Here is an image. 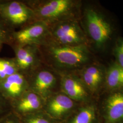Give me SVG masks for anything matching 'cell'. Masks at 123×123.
<instances>
[{
	"label": "cell",
	"mask_w": 123,
	"mask_h": 123,
	"mask_svg": "<svg viewBox=\"0 0 123 123\" xmlns=\"http://www.w3.org/2000/svg\"><path fill=\"white\" fill-rule=\"evenodd\" d=\"M45 101L39 95L29 90L17 100L10 103L11 110L21 119L43 111Z\"/></svg>",
	"instance_id": "11"
},
{
	"label": "cell",
	"mask_w": 123,
	"mask_h": 123,
	"mask_svg": "<svg viewBox=\"0 0 123 123\" xmlns=\"http://www.w3.org/2000/svg\"><path fill=\"white\" fill-rule=\"evenodd\" d=\"M59 75L62 92L80 105L88 104V90L80 79L64 74H59Z\"/></svg>",
	"instance_id": "10"
},
{
	"label": "cell",
	"mask_w": 123,
	"mask_h": 123,
	"mask_svg": "<svg viewBox=\"0 0 123 123\" xmlns=\"http://www.w3.org/2000/svg\"><path fill=\"white\" fill-rule=\"evenodd\" d=\"M29 91L27 75L19 72L0 81V92L10 103Z\"/></svg>",
	"instance_id": "9"
},
{
	"label": "cell",
	"mask_w": 123,
	"mask_h": 123,
	"mask_svg": "<svg viewBox=\"0 0 123 123\" xmlns=\"http://www.w3.org/2000/svg\"><path fill=\"white\" fill-rule=\"evenodd\" d=\"M82 105L59 91L45 101L43 111L58 123H63Z\"/></svg>",
	"instance_id": "5"
},
{
	"label": "cell",
	"mask_w": 123,
	"mask_h": 123,
	"mask_svg": "<svg viewBox=\"0 0 123 123\" xmlns=\"http://www.w3.org/2000/svg\"><path fill=\"white\" fill-rule=\"evenodd\" d=\"M38 46L43 49L45 60L57 69L79 67L89 59V51L84 44L63 46L46 41Z\"/></svg>",
	"instance_id": "1"
},
{
	"label": "cell",
	"mask_w": 123,
	"mask_h": 123,
	"mask_svg": "<svg viewBox=\"0 0 123 123\" xmlns=\"http://www.w3.org/2000/svg\"><path fill=\"white\" fill-rule=\"evenodd\" d=\"M29 90L35 92L46 100L53 94L61 91L59 74L42 69L27 75Z\"/></svg>",
	"instance_id": "6"
},
{
	"label": "cell",
	"mask_w": 123,
	"mask_h": 123,
	"mask_svg": "<svg viewBox=\"0 0 123 123\" xmlns=\"http://www.w3.org/2000/svg\"><path fill=\"white\" fill-rule=\"evenodd\" d=\"M0 16L14 29L26 26L35 20L32 9L17 0H0Z\"/></svg>",
	"instance_id": "4"
},
{
	"label": "cell",
	"mask_w": 123,
	"mask_h": 123,
	"mask_svg": "<svg viewBox=\"0 0 123 123\" xmlns=\"http://www.w3.org/2000/svg\"><path fill=\"white\" fill-rule=\"evenodd\" d=\"M114 53L117 61V63L123 68V39L119 40L117 42Z\"/></svg>",
	"instance_id": "20"
},
{
	"label": "cell",
	"mask_w": 123,
	"mask_h": 123,
	"mask_svg": "<svg viewBox=\"0 0 123 123\" xmlns=\"http://www.w3.org/2000/svg\"><path fill=\"white\" fill-rule=\"evenodd\" d=\"M105 116L107 123H123V92H114L107 99Z\"/></svg>",
	"instance_id": "13"
},
{
	"label": "cell",
	"mask_w": 123,
	"mask_h": 123,
	"mask_svg": "<svg viewBox=\"0 0 123 123\" xmlns=\"http://www.w3.org/2000/svg\"><path fill=\"white\" fill-rule=\"evenodd\" d=\"M106 83L109 88L116 89L123 87V68L115 63L110 67L106 76Z\"/></svg>",
	"instance_id": "16"
},
{
	"label": "cell",
	"mask_w": 123,
	"mask_h": 123,
	"mask_svg": "<svg viewBox=\"0 0 123 123\" xmlns=\"http://www.w3.org/2000/svg\"><path fill=\"white\" fill-rule=\"evenodd\" d=\"M49 36L46 41L63 46L84 44L82 31L76 22L64 20L49 25Z\"/></svg>",
	"instance_id": "3"
},
{
	"label": "cell",
	"mask_w": 123,
	"mask_h": 123,
	"mask_svg": "<svg viewBox=\"0 0 123 123\" xmlns=\"http://www.w3.org/2000/svg\"><path fill=\"white\" fill-rule=\"evenodd\" d=\"M15 53L14 58L19 71L27 75V71L32 70L38 64V58L36 52L37 46L23 47L12 46Z\"/></svg>",
	"instance_id": "12"
},
{
	"label": "cell",
	"mask_w": 123,
	"mask_h": 123,
	"mask_svg": "<svg viewBox=\"0 0 123 123\" xmlns=\"http://www.w3.org/2000/svg\"><path fill=\"white\" fill-rule=\"evenodd\" d=\"M85 17L89 35L97 47H102L112 35V30L110 23L93 9L87 10Z\"/></svg>",
	"instance_id": "8"
},
{
	"label": "cell",
	"mask_w": 123,
	"mask_h": 123,
	"mask_svg": "<svg viewBox=\"0 0 123 123\" xmlns=\"http://www.w3.org/2000/svg\"><path fill=\"white\" fill-rule=\"evenodd\" d=\"M69 0H52L29 6L32 9L36 21H42L49 25L66 20L65 18L73 7Z\"/></svg>",
	"instance_id": "2"
},
{
	"label": "cell",
	"mask_w": 123,
	"mask_h": 123,
	"mask_svg": "<svg viewBox=\"0 0 123 123\" xmlns=\"http://www.w3.org/2000/svg\"><path fill=\"white\" fill-rule=\"evenodd\" d=\"M95 107L88 104L82 105L74 113L63 123H95Z\"/></svg>",
	"instance_id": "14"
},
{
	"label": "cell",
	"mask_w": 123,
	"mask_h": 123,
	"mask_svg": "<svg viewBox=\"0 0 123 123\" xmlns=\"http://www.w3.org/2000/svg\"><path fill=\"white\" fill-rule=\"evenodd\" d=\"M11 111V106L10 102L0 92V119Z\"/></svg>",
	"instance_id": "21"
},
{
	"label": "cell",
	"mask_w": 123,
	"mask_h": 123,
	"mask_svg": "<svg viewBox=\"0 0 123 123\" xmlns=\"http://www.w3.org/2000/svg\"><path fill=\"white\" fill-rule=\"evenodd\" d=\"M19 72L14 58L0 57V81Z\"/></svg>",
	"instance_id": "17"
},
{
	"label": "cell",
	"mask_w": 123,
	"mask_h": 123,
	"mask_svg": "<svg viewBox=\"0 0 123 123\" xmlns=\"http://www.w3.org/2000/svg\"><path fill=\"white\" fill-rule=\"evenodd\" d=\"M103 79V74L97 67L89 66L84 68L81 74L80 79L88 90L94 91L97 90Z\"/></svg>",
	"instance_id": "15"
},
{
	"label": "cell",
	"mask_w": 123,
	"mask_h": 123,
	"mask_svg": "<svg viewBox=\"0 0 123 123\" xmlns=\"http://www.w3.org/2000/svg\"><path fill=\"white\" fill-rule=\"evenodd\" d=\"M14 29L0 16V42L11 45L12 41Z\"/></svg>",
	"instance_id": "19"
},
{
	"label": "cell",
	"mask_w": 123,
	"mask_h": 123,
	"mask_svg": "<svg viewBox=\"0 0 123 123\" xmlns=\"http://www.w3.org/2000/svg\"><path fill=\"white\" fill-rule=\"evenodd\" d=\"M0 123H22L21 119L12 111L0 119Z\"/></svg>",
	"instance_id": "22"
},
{
	"label": "cell",
	"mask_w": 123,
	"mask_h": 123,
	"mask_svg": "<svg viewBox=\"0 0 123 123\" xmlns=\"http://www.w3.org/2000/svg\"><path fill=\"white\" fill-rule=\"evenodd\" d=\"M22 123H58L41 111L21 118Z\"/></svg>",
	"instance_id": "18"
},
{
	"label": "cell",
	"mask_w": 123,
	"mask_h": 123,
	"mask_svg": "<svg viewBox=\"0 0 123 123\" xmlns=\"http://www.w3.org/2000/svg\"><path fill=\"white\" fill-rule=\"evenodd\" d=\"M3 43H2L0 42V51L1 49H2V46H3Z\"/></svg>",
	"instance_id": "23"
},
{
	"label": "cell",
	"mask_w": 123,
	"mask_h": 123,
	"mask_svg": "<svg viewBox=\"0 0 123 123\" xmlns=\"http://www.w3.org/2000/svg\"><path fill=\"white\" fill-rule=\"evenodd\" d=\"M49 25L42 21H35L21 30L14 31L10 46L23 47L38 46L43 44L49 36Z\"/></svg>",
	"instance_id": "7"
}]
</instances>
